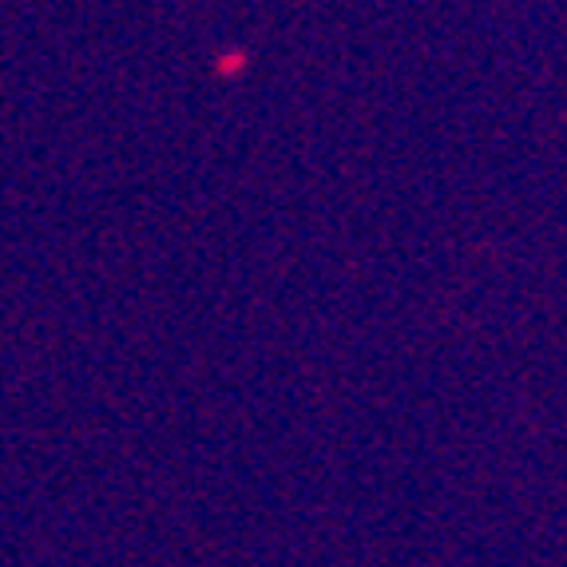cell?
Listing matches in <instances>:
<instances>
[{
  "instance_id": "obj_1",
  "label": "cell",
  "mask_w": 567,
  "mask_h": 567,
  "mask_svg": "<svg viewBox=\"0 0 567 567\" xmlns=\"http://www.w3.org/2000/svg\"><path fill=\"white\" fill-rule=\"evenodd\" d=\"M223 72H238V68H243V52H227V60H223Z\"/></svg>"
}]
</instances>
